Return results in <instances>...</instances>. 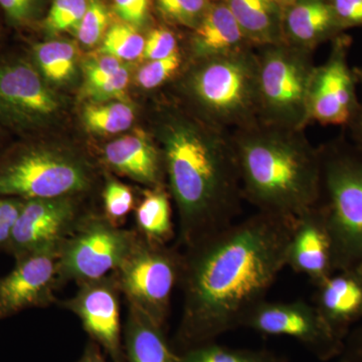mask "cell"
Here are the masks:
<instances>
[{
	"label": "cell",
	"instance_id": "cell-3",
	"mask_svg": "<svg viewBox=\"0 0 362 362\" xmlns=\"http://www.w3.org/2000/svg\"><path fill=\"white\" fill-rule=\"evenodd\" d=\"M244 201L258 211L297 216L318 199L319 156L305 130L264 122L230 133Z\"/></svg>",
	"mask_w": 362,
	"mask_h": 362
},
{
	"label": "cell",
	"instance_id": "cell-23",
	"mask_svg": "<svg viewBox=\"0 0 362 362\" xmlns=\"http://www.w3.org/2000/svg\"><path fill=\"white\" fill-rule=\"evenodd\" d=\"M136 230L145 239L168 245L175 237L168 187H147L135 207Z\"/></svg>",
	"mask_w": 362,
	"mask_h": 362
},
{
	"label": "cell",
	"instance_id": "cell-28",
	"mask_svg": "<svg viewBox=\"0 0 362 362\" xmlns=\"http://www.w3.org/2000/svg\"><path fill=\"white\" fill-rule=\"evenodd\" d=\"M213 0H153L157 13L168 25L194 30L209 11Z\"/></svg>",
	"mask_w": 362,
	"mask_h": 362
},
{
	"label": "cell",
	"instance_id": "cell-39",
	"mask_svg": "<svg viewBox=\"0 0 362 362\" xmlns=\"http://www.w3.org/2000/svg\"><path fill=\"white\" fill-rule=\"evenodd\" d=\"M342 30L362 26V0H330Z\"/></svg>",
	"mask_w": 362,
	"mask_h": 362
},
{
	"label": "cell",
	"instance_id": "cell-41",
	"mask_svg": "<svg viewBox=\"0 0 362 362\" xmlns=\"http://www.w3.org/2000/svg\"><path fill=\"white\" fill-rule=\"evenodd\" d=\"M354 73H356L357 83L358 87L361 88L362 95V68L361 66H356ZM347 131H349V139L351 140L354 144L362 148V98L359 99L358 106L356 113L352 116L351 120L346 126Z\"/></svg>",
	"mask_w": 362,
	"mask_h": 362
},
{
	"label": "cell",
	"instance_id": "cell-15",
	"mask_svg": "<svg viewBox=\"0 0 362 362\" xmlns=\"http://www.w3.org/2000/svg\"><path fill=\"white\" fill-rule=\"evenodd\" d=\"M59 250H42L16 259L13 270L0 278V319L56 303V291L62 287Z\"/></svg>",
	"mask_w": 362,
	"mask_h": 362
},
{
	"label": "cell",
	"instance_id": "cell-33",
	"mask_svg": "<svg viewBox=\"0 0 362 362\" xmlns=\"http://www.w3.org/2000/svg\"><path fill=\"white\" fill-rule=\"evenodd\" d=\"M180 51L175 33L168 26L159 25L152 28L145 39L142 58L146 61L165 59Z\"/></svg>",
	"mask_w": 362,
	"mask_h": 362
},
{
	"label": "cell",
	"instance_id": "cell-7",
	"mask_svg": "<svg viewBox=\"0 0 362 362\" xmlns=\"http://www.w3.org/2000/svg\"><path fill=\"white\" fill-rule=\"evenodd\" d=\"M259 121L290 129L308 126L314 52L281 42L256 47Z\"/></svg>",
	"mask_w": 362,
	"mask_h": 362
},
{
	"label": "cell",
	"instance_id": "cell-8",
	"mask_svg": "<svg viewBox=\"0 0 362 362\" xmlns=\"http://www.w3.org/2000/svg\"><path fill=\"white\" fill-rule=\"evenodd\" d=\"M181 266L182 252L138 233L132 249L113 274L127 304L164 327L173 290L180 284Z\"/></svg>",
	"mask_w": 362,
	"mask_h": 362
},
{
	"label": "cell",
	"instance_id": "cell-34",
	"mask_svg": "<svg viewBox=\"0 0 362 362\" xmlns=\"http://www.w3.org/2000/svg\"><path fill=\"white\" fill-rule=\"evenodd\" d=\"M42 4L44 0H0V8L9 25L25 28L37 20Z\"/></svg>",
	"mask_w": 362,
	"mask_h": 362
},
{
	"label": "cell",
	"instance_id": "cell-37",
	"mask_svg": "<svg viewBox=\"0 0 362 362\" xmlns=\"http://www.w3.org/2000/svg\"><path fill=\"white\" fill-rule=\"evenodd\" d=\"M25 201L20 197H0V252L8 249L14 226Z\"/></svg>",
	"mask_w": 362,
	"mask_h": 362
},
{
	"label": "cell",
	"instance_id": "cell-1",
	"mask_svg": "<svg viewBox=\"0 0 362 362\" xmlns=\"http://www.w3.org/2000/svg\"><path fill=\"white\" fill-rule=\"evenodd\" d=\"M295 216L257 211L185 247L176 341L183 351L228 331L267 294L286 267Z\"/></svg>",
	"mask_w": 362,
	"mask_h": 362
},
{
	"label": "cell",
	"instance_id": "cell-6",
	"mask_svg": "<svg viewBox=\"0 0 362 362\" xmlns=\"http://www.w3.org/2000/svg\"><path fill=\"white\" fill-rule=\"evenodd\" d=\"M96 181L94 164L71 150L30 144L0 154V197H84L94 189Z\"/></svg>",
	"mask_w": 362,
	"mask_h": 362
},
{
	"label": "cell",
	"instance_id": "cell-27",
	"mask_svg": "<svg viewBox=\"0 0 362 362\" xmlns=\"http://www.w3.org/2000/svg\"><path fill=\"white\" fill-rule=\"evenodd\" d=\"M145 39L138 28L121 21L110 25L107 30L100 52L120 61H135L143 57Z\"/></svg>",
	"mask_w": 362,
	"mask_h": 362
},
{
	"label": "cell",
	"instance_id": "cell-13",
	"mask_svg": "<svg viewBox=\"0 0 362 362\" xmlns=\"http://www.w3.org/2000/svg\"><path fill=\"white\" fill-rule=\"evenodd\" d=\"M61 106L37 66L25 59L0 61V120L30 129L45 123Z\"/></svg>",
	"mask_w": 362,
	"mask_h": 362
},
{
	"label": "cell",
	"instance_id": "cell-17",
	"mask_svg": "<svg viewBox=\"0 0 362 362\" xmlns=\"http://www.w3.org/2000/svg\"><path fill=\"white\" fill-rule=\"evenodd\" d=\"M315 288L312 303L344 341L352 326L362 321V263L335 272Z\"/></svg>",
	"mask_w": 362,
	"mask_h": 362
},
{
	"label": "cell",
	"instance_id": "cell-24",
	"mask_svg": "<svg viewBox=\"0 0 362 362\" xmlns=\"http://www.w3.org/2000/svg\"><path fill=\"white\" fill-rule=\"evenodd\" d=\"M77 47L68 40H47L33 47L35 66L47 83L64 84L77 70Z\"/></svg>",
	"mask_w": 362,
	"mask_h": 362
},
{
	"label": "cell",
	"instance_id": "cell-22",
	"mask_svg": "<svg viewBox=\"0 0 362 362\" xmlns=\"http://www.w3.org/2000/svg\"><path fill=\"white\" fill-rule=\"evenodd\" d=\"M247 42L256 49L284 42V7L276 0H223Z\"/></svg>",
	"mask_w": 362,
	"mask_h": 362
},
{
	"label": "cell",
	"instance_id": "cell-18",
	"mask_svg": "<svg viewBox=\"0 0 362 362\" xmlns=\"http://www.w3.org/2000/svg\"><path fill=\"white\" fill-rule=\"evenodd\" d=\"M101 160L109 170L145 187H166L163 154L143 131L112 140L102 150Z\"/></svg>",
	"mask_w": 362,
	"mask_h": 362
},
{
	"label": "cell",
	"instance_id": "cell-10",
	"mask_svg": "<svg viewBox=\"0 0 362 362\" xmlns=\"http://www.w3.org/2000/svg\"><path fill=\"white\" fill-rule=\"evenodd\" d=\"M240 327L259 334L291 337L320 361L338 358L344 343L330 329L315 305L304 300L265 299L245 316Z\"/></svg>",
	"mask_w": 362,
	"mask_h": 362
},
{
	"label": "cell",
	"instance_id": "cell-9",
	"mask_svg": "<svg viewBox=\"0 0 362 362\" xmlns=\"http://www.w3.org/2000/svg\"><path fill=\"white\" fill-rule=\"evenodd\" d=\"M137 237V230L114 226L103 214L90 211L59 247L61 286L69 282L78 285L113 273Z\"/></svg>",
	"mask_w": 362,
	"mask_h": 362
},
{
	"label": "cell",
	"instance_id": "cell-43",
	"mask_svg": "<svg viewBox=\"0 0 362 362\" xmlns=\"http://www.w3.org/2000/svg\"><path fill=\"white\" fill-rule=\"evenodd\" d=\"M276 1L283 7H286L292 4L293 2L297 1V0H276Z\"/></svg>",
	"mask_w": 362,
	"mask_h": 362
},
{
	"label": "cell",
	"instance_id": "cell-42",
	"mask_svg": "<svg viewBox=\"0 0 362 362\" xmlns=\"http://www.w3.org/2000/svg\"><path fill=\"white\" fill-rule=\"evenodd\" d=\"M77 362H106L101 347L90 340Z\"/></svg>",
	"mask_w": 362,
	"mask_h": 362
},
{
	"label": "cell",
	"instance_id": "cell-25",
	"mask_svg": "<svg viewBox=\"0 0 362 362\" xmlns=\"http://www.w3.org/2000/svg\"><path fill=\"white\" fill-rule=\"evenodd\" d=\"M134 121L133 107L118 100L89 104L83 110L85 127L96 134H118L129 129Z\"/></svg>",
	"mask_w": 362,
	"mask_h": 362
},
{
	"label": "cell",
	"instance_id": "cell-20",
	"mask_svg": "<svg viewBox=\"0 0 362 362\" xmlns=\"http://www.w3.org/2000/svg\"><path fill=\"white\" fill-rule=\"evenodd\" d=\"M254 47L240 30L223 0H213L204 20L192 30L189 52L194 61Z\"/></svg>",
	"mask_w": 362,
	"mask_h": 362
},
{
	"label": "cell",
	"instance_id": "cell-30",
	"mask_svg": "<svg viewBox=\"0 0 362 362\" xmlns=\"http://www.w3.org/2000/svg\"><path fill=\"white\" fill-rule=\"evenodd\" d=\"M109 28L110 13L104 0H88L87 9L75 33L80 44L86 47L101 44Z\"/></svg>",
	"mask_w": 362,
	"mask_h": 362
},
{
	"label": "cell",
	"instance_id": "cell-36",
	"mask_svg": "<svg viewBox=\"0 0 362 362\" xmlns=\"http://www.w3.org/2000/svg\"><path fill=\"white\" fill-rule=\"evenodd\" d=\"M129 82V68L123 65L120 70L114 74L108 80L105 81L103 84L85 90V94L87 95V97L90 98L94 103L113 101L125 94Z\"/></svg>",
	"mask_w": 362,
	"mask_h": 362
},
{
	"label": "cell",
	"instance_id": "cell-26",
	"mask_svg": "<svg viewBox=\"0 0 362 362\" xmlns=\"http://www.w3.org/2000/svg\"><path fill=\"white\" fill-rule=\"evenodd\" d=\"M182 362H289L269 349H232L209 342L183 351Z\"/></svg>",
	"mask_w": 362,
	"mask_h": 362
},
{
	"label": "cell",
	"instance_id": "cell-5",
	"mask_svg": "<svg viewBox=\"0 0 362 362\" xmlns=\"http://www.w3.org/2000/svg\"><path fill=\"white\" fill-rule=\"evenodd\" d=\"M317 147L315 206L329 228L339 271L362 263V148L344 135Z\"/></svg>",
	"mask_w": 362,
	"mask_h": 362
},
{
	"label": "cell",
	"instance_id": "cell-19",
	"mask_svg": "<svg viewBox=\"0 0 362 362\" xmlns=\"http://www.w3.org/2000/svg\"><path fill=\"white\" fill-rule=\"evenodd\" d=\"M284 42L314 52L344 33L330 0H297L284 7Z\"/></svg>",
	"mask_w": 362,
	"mask_h": 362
},
{
	"label": "cell",
	"instance_id": "cell-12",
	"mask_svg": "<svg viewBox=\"0 0 362 362\" xmlns=\"http://www.w3.org/2000/svg\"><path fill=\"white\" fill-rule=\"evenodd\" d=\"M83 197L25 199L14 226L7 252L14 259L61 245L90 213L82 206Z\"/></svg>",
	"mask_w": 362,
	"mask_h": 362
},
{
	"label": "cell",
	"instance_id": "cell-35",
	"mask_svg": "<svg viewBox=\"0 0 362 362\" xmlns=\"http://www.w3.org/2000/svg\"><path fill=\"white\" fill-rule=\"evenodd\" d=\"M122 66V61L109 54H102L101 56L87 59L83 64L85 90L103 84L105 81L120 70Z\"/></svg>",
	"mask_w": 362,
	"mask_h": 362
},
{
	"label": "cell",
	"instance_id": "cell-40",
	"mask_svg": "<svg viewBox=\"0 0 362 362\" xmlns=\"http://www.w3.org/2000/svg\"><path fill=\"white\" fill-rule=\"evenodd\" d=\"M337 359L338 362H362V325L350 330Z\"/></svg>",
	"mask_w": 362,
	"mask_h": 362
},
{
	"label": "cell",
	"instance_id": "cell-2",
	"mask_svg": "<svg viewBox=\"0 0 362 362\" xmlns=\"http://www.w3.org/2000/svg\"><path fill=\"white\" fill-rule=\"evenodd\" d=\"M166 112L157 134L185 249L235 223L244 197L230 133L182 111Z\"/></svg>",
	"mask_w": 362,
	"mask_h": 362
},
{
	"label": "cell",
	"instance_id": "cell-31",
	"mask_svg": "<svg viewBox=\"0 0 362 362\" xmlns=\"http://www.w3.org/2000/svg\"><path fill=\"white\" fill-rule=\"evenodd\" d=\"M88 6V0H52L44 21L49 35L63 32L76 33Z\"/></svg>",
	"mask_w": 362,
	"mask_h": 362
},
{
	"label": "cell",
	"instance_id": "cell-38",
	"mask_svg": "<svg viewBox=\"0 0 362 362\" xmlns=\"http://www.w3.org/2000/svg\"><path fill=\"white\" fill-rule=\"evenodd\" d=\"M153 0H113V9L123 23L141 30L149 21Z\"/></svg>",
	"mask_w": 362,
	"mask_h": 362
},
{
	"label": "cell",
	"instance_id": "cell-21",
	"mask_svg": "<svg viewBox=\"0 0 362 362\" xmlns=\"http://www.w3.org/2000/svg\"><path fill=\"white\" fill-rule=\"evenodd\" d=\"M124 327V349L127 362H182L169 346L163 327L144 312L128 305Z\"/></svg>",
	"mask_w": 362,
	"mask_h": 362
},
{
	"label": "cell",
	"instance_id": "cell-4",
	"mask_svg": "<svg viewBox=\"0 0 362 362\" xmlns=\"http://www.w3.org/2000/svg\"><path fill=\"white\" fill-rule=\"evenodd\" d=\"M256 49L197 59L180 87L194 116L218 129L233 131L259 121Z\"/></svg>",
	"mask_w": 362,
	"mask_h": 362
},
{
	"label": "cell",
	"instance_id": "cell-16",
	"mask_svg": "<svg viewBox=\"0 0 362 362\" xmlns=\"http://www.w3.org/2000/svg\"><path fill=\"white\" fill-rule=\"evenodd\" d=\"M286 267L306 276L314 286L337 272L332 235L316 206L295 216Z\"/></svg>",
	"mask_w": 362,
	"mask_h": 362
},
{
	"label": "cell",
	"instance_id": "cell-14",
	"mask_svg": "<svg viewBox=\"0 0 362 362\" xmlns=\"http://www.w3.org/2000/svg\"><path fill=\"white\" fill-rule=\"evenodd\" d=\"M121 295L111 273L81 283L73 297L59 303L80 319L90 340L108 354L112 362H127L121 328Z\"/></svg>",
	"mask_w": 362,
	"mask_h": 362
},
{
	"label": "cell",
	"instance_id": "cell-11",
	"mask_svg": "<svg viewBox=\"0 0 362 362\" xmlns=\"http://www.w3.org/2000/svg\"><path fill=\"white\" fill-rule=\"evenodd\" d=\"M351 42L345 33L338 35L325 63L316 66L308 93L309 122L345 128L356 113L358 83L349 65Z\"/></svg>",
	"mask_w": 362,
	"mask_h": 362
},
{
	"label": "cell",
	"instance_id": "cell-29",
	"mask_svg": "<svg viewBox=\"0 0 362 362\" xmlns=\"http://www.w3.org/2000/svg\"><path fill=\"white\" fill-rule=\"evenodd\" d=\"M103 216L116 226H123L128 214L135 209L134 194L128 185L109 177L102 189Z\"/></svg>",
	"mask_w": 362,
	"mask_h": 362
},
{
	"label": "cell",
	"instance_id": "cell-32",
	"mask_svg": "<svg viewBox=\"0 0 362 362\" xmlns=\"http://www.w3.org/2000/svg\"><path fill=\"white\" fill-rule=\"evenodd\" d=\"M183 63L185 58L180 51L168 58L147 61L138 70V85L145 90L157 89L178 76Z\"/></svg>",
	"mask_w": 362,
	"mask_h": 362
}]
</instances>
